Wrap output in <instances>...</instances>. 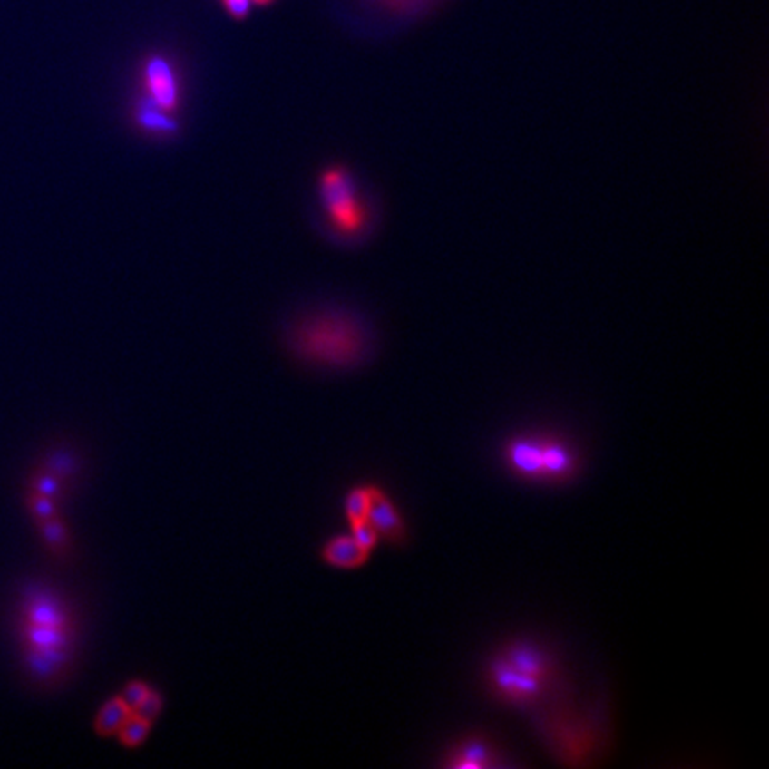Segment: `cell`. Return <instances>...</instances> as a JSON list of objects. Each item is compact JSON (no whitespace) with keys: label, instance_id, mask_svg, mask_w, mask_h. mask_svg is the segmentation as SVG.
Segmentation results:
<instances>
[{"label":"cell","instance_id":"1","mask_svg":"<svg viewBox=\"0 0 769 769\" xmlns=\"http://www.w3.org/2000/svg\"><path fill=\"white\" fill-rule=\"evenodd\" d=\"M286 342L303 364L353 371L375 358L378 334L365 312L344 303H326L297 314L287 325Z\"/></svg>","mask_w":769,"mask_h":769},{"label":"cell","instance_id":"8","mask_svg":"<svg viewBox=\"0 0 769 769\" xmlns=\"http://www.w3.org/2000/svg\"><path fill=\"white\" fill-rule=\"evenodd\" d=\"M442 766L453 769H486L499 766V752L486 739L471 735L460 739L447 752Z\"/></svg>","mask_w":769,"mask_h":769},{"label":"cell","instance_id":"15","mask_svg":"<svg viewBox=\"0 0 769 769\" xmlns=\"http://www.w3.org/2000/svg\"><path fill=\"white\" fill-rule=\"evenodd\" d=\"M27 508H29V511H31V515L36 522H45L48 519L57 517V513H59L55 499L36 493V492H29Z\"/></svg>","mask_w":769,"mask_h":769},{"label":"cell","instance_id":"4","mask_svg":"<svg viewBox=\"0 0 769 769\" xmlns=\"http://www.w3.org/2000/svg\"><path fill=\"white\" fill-rule=\"evenodd\" d=\"M508 471L529 482L563 484L576 478L580 456L576 445L554 433H522L502 447Z\"/></svg>","mask_w":769,"mask_h":769},{"label":"cell","instance_id":"16","mask_svg":"<svg viewBox=\"0 0 769 769\" xmlns=\"http://www.w3.org/2000/svg\"><path fill=\"white\" fill-rule=\"evenodd\" d=\"M63 482L64 481L59 480L52 472L42 469V471L33 474L29 484H31V492H36V493H42V495H47V497L59 501L63 497V486H64Z\"/></svg>","mask_w":769,"mask_h":769},{"label":"cell","instance_id":"22","mask_svg":"<svg viewBox=\"0 0 769 769\" xmlns=\"http://www.w3.org/2000/svg\"><path fill=\"white\" fill-rule=\"evenodd\" d=\"M253 2H257V4H268V2H271V0H253Z\"/></svg>","mask_w":769,"mask_h":769},{"label":"cell","instance_id":"3","mask_svg":"<svg viewBox=\"0 0 769 769\" xmlns=\"http://www.w3.org/2000/svg\"><path fill=\"white\" fill-rule=\"evenodd\" d=\"M316 196L323 229L342 246H360L375 238L382 221L376 194L344 164H330L317 175Z\"/></svg>","mask_w":769,"mask_h":769},{"label":"cell","instance_id":"7","mask_svg":"<svg viewBox=\"0 0 769 769\" xmlns=\"http://www.w3.org/2000/svg\"><path fill=\"white\" fill-rule=\"evenodd\" d=\"M365 521L378 532L380 540H384L388 543L399 545L406 541L408 538L406 524L399 510L395 508L392 499L386 495V492L378 486H371V504H369Z\"/></svg>","mask_w":769,"mask_h":769},{"label":"cell","instance_id":"19","mask_svg":"<svg viewBox=\"0 0 769 769\" xmlns=\"http://www.w3.org/2000/svg\"><path fill=\"white\" fill-rule=\"evenodd\" d=\"M351 536H353V538L356 540V543H358L360 547H364L367 552H373V550L376 549L378 541H380L378 532L375 531V528H373L367 521H362V522L351 524Z\"/></svg>","mask_w":769,"mask_h":769},{"label":"cell","instance_id":"21","mask_svg":"<svg viewBox=\"0 0 769 769\" xmlns=\"http://www.w3.org/2000/svg\"><path fill=\"white\" fill-rule=\"evenodd\" d=\"M223 4H225L227 11H229L232 16L242 18V16H246V15H248L251 0H223Z\"/></svg>","mask_w":769,"mask_h":769},{"label":"cell","instance_id":"14","mask_svg":"<svg viewBox=\"0 0 769 769\" xmlns=\"http://www.w3.org/2000/svg\"><path fill=\"white\" fill-rule=\"evenodd\" d=\"M371 504V486H356L346 495V517L349 524H356L367 519Z\"/></svg>","mask_w":769,"mask_h":769},{"label":"cell","instance_id":"20","mask_svg":"<svg viewBox=\"0 0 769 769\" xmlns=\"http://www.w3.org/2000/svg\"><path fill=\"white\" fill-rule=\"evenodd\" d=\"M150 686L143 682V680H132V682H129L125 687H123V691H122V695H120V698L127 704V707L131 709V711H134L141 702L144 700V696L150 693Z\"/></svg>","mask_w":769,"mask_h":769},{"label":"cell","instance_id":"2","mask_svg":"<svg viewBox=\"0 0 769 769\" xmlns=\"http://www.w3.org/2000/svg\"><path fill=\"white\" fill-rule=\"evenodd\" d=\"M15 636L24 670L36 684H55L75 652V620L68 602L50 586H25L16 600Z\"/></svg>","mask_w":769,"mask_h":769},{"label":"cell","instance_id":"17","mask_svg":"<svg viewBox=\"0 0 769 769\" xmlns=\"http://www.w3.org/2000/svg\"><path fill=\"white\" fill-rule=\"evenodd\" d=\"M44 469L48 471V472H52L54 476H57L59 480L66 481L73 476V472H75L77 467H75V462H73L72 454L63 453V451H54L52 454H48Z\"/></svg>","mask_w":769,"mask_h":769},{"label":"cell","instance_id":"5","mask_svg":"<svg viewBox=\"0 0 769 769\" xmlns=\"http://www.w3.org/2000/svg\"><path fill=\"white\" fill-rule=\"evenodd\" d=\"M141 93L144 102L159 107L161 111L177 116L182 105V81L175 64L161 55H150L143 63L140 75Z\"/></svg>","mask_w":769,"mask_h":769},{"label":"cell","instance_id":"13","mask_svg":"<svg viewBox=\"0 0 769 769\" xmlns=\"http://www.w3.org/2000/svg\"><path fill=\"white\" fill-rule=\"evenodd\" d=\"M150 730H151V723L132 713L120 726L116 735L125 748H138L146 741Z\"/></svg>","mask_w":769,"mask_h":769},{"label":"cell","instance_id":"6","mask_svg":"<svg viewBox=\"0 0 769 769\" xmlns=\"http://www.w3.org/2000/svg\"><path fill=\"white\" fill-rule=\"evenodd\" d=\"M486 680L495 696L511 706H532L540 702L549 689V684L517 670L501 656H495L488 663Z\"/></svg>","mask_w":769,"mask_h":769},{"label":"cell","instance_id":"10","mask_svg":"<svg viewBox=\"0 0 769 769\" xmlns=\"http://www.w3.org/2000/svg\"><path fill=\"white\" fill-rule=\"evenodd\" d=\"M321 556L334 569L355 570L367 563L371 552L360 547L351 534H340L326 541Z\"/></svg>","mask_w":769,"mask_h":769},{"label":"cell","instance_id":"9","mask_svg":"<svg viewBox=\"0 0 769 769\" xmlns=\"http://www.w3.org/2000/svg\"><path fill=\"white\" fill-rule=\"evenodd\" d=\"M132 118L141 132L157 140H170L179 132L177 116L161 111L159 107L144 102L140 96L134 103Z\"/></svg>","mask_w":769,"mask_h":769},{"label":"cell","instance_id":"11","mask_svg":"<svg viewBox=\"0 0 769 769\" xmlns=\"http://www.w3.org/2000/svg\"><path fill=\"white\" fill-rule=\"evenodd\" d=\"M131 715H132V711L127 707V704L120 696L107 700L100 707V711L96 713L95 723H93L96 734L102 735V737L116 735L120 726L125 723V720Z\"/></svg>","mask_w":769,"mask_h":769},{"label":"cell","instance_id":"18","mask_svg":"<svg viewBox=\"0 0 769 769\" xmlns=\"http://www.w3.org/2000/svg\"><path fill=\"white\" fill-rule=\"evenodd\" d=\"M132 713L138 715V716H141L143 720L153 723V721L161 716V713H162V696H161V693L155 691V689H150V693L144 696L143 702Z\"/></svg>","mask_w":769,"mask_h":769},{"label":"cell","instance_id":"12","mask_svg":"<svg viewBox=\"0 0 769 769\" xmlns=\"http://www.w3.org/2000/svg\"><path fill=\"white\" fill-rule=\"evenodd\" d=\"M38 528L50 552H54L55 556H64L68 552L70 532L66 524L59 517L48 519L45 522H38Z\"/></svg>","mask_w":769,"mask_h":769}]
</instances>
